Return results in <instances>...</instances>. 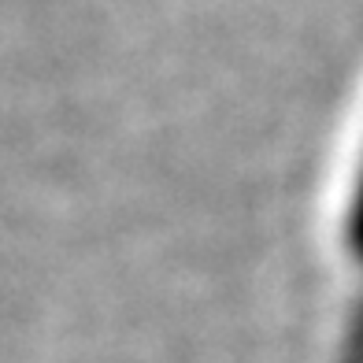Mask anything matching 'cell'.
I'll return each mask as SVG.
<instances>
[{
    "mask_svg": "<svg viewBox=\"0 0 363 363\" xmlns=\"http://www.w3.org/2000/svg\"><path fill=\"white\" fill-rule=\"evenodd\" d=\"M345 241H349L352 259L363 263V163L352 186V201H349V216H345Z\"/></svg>",
    "mask_w": 363,
    "mask_h": 363,
    "instance_id": "6da1fadb",
    "label": "cell"
}]
</instances>
